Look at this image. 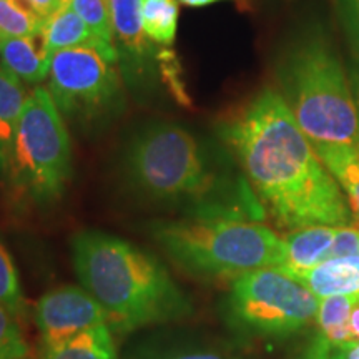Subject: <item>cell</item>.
<instances>
[{"instance_id":"obj_1","label":"cell","mask_w":359,"mask_h":359,"mask_svg":"<svg viewBox=\"0 0 359 359\" xmlns=\"http://www.w3.org/2000/svg\"><path fill=\"white\" fill-rule=\"evenodd\" d=\"M263 215L280 230L351 222L339 183L275 88H263L219 125Z\"/></svg>"},{"instance_id":"obj_2","label":"cell","mask_w":359,"mask_h":359,"mask_svg":"<svg viewBox=\"0 0 359 359\" xmlns=\"http://www.w3.org/2000/svg\"><path fill=\"white\" fill-rule=\"evenodd\" d=\"M120 165L138 196L185 217H264L253 191L219 172L208 148L178 123L154 122L137 130Z\"/></svg>"},{"instance_id":"obj_3","label":"cell","mask_w":359,"mask_h":359,"mask_svg":"<svg viewBox=\"0 0 359 359\" xmlns=\"http://www.w3.org/2000/svg\"><path fill=\"white\" fill-rule=\"evenodd\" d=\"M74 266L87 290L115 320L116 331L178 321L191 303L154 255L102 231L72 240Z\"/></svg>"},{"instance_id":"obj_4","label":"cell","mask_w":359,"mask_h":359,"mask_svg":"<svg viewBox=\"0 0 359 359\" xmlns=\"http://www.w3.org/2000/svg\"><path fill=\"white\" fill-rule=\"evenodd\" d=\"M278 80V92L313 148H359V111L351 83L325 40L296 45L281 62Z\"/></svg>"},{"instance_id":"obj_5","label":"cell","mask_w":359,"mask_h":359,"mask_svg":"<svg viewBox=\"0 0 359 359\" xmlns=\"http://www.w3.org/2000/svg\"><path fill=\"white\" fill-rule=\"evenodd\" d=\"M151 235L193 276L241 275L285 266V243L271 228L236 217H183L151 224Z\"/></svg>"},{"instance_id":"obj_6","label":"cell","mask_w":359,"mask_h":359,"mask_svg":"<svg viewBox=\"0 0 359 359\" xmlns=\"http://www.w3.org/2000/svg\"><path fill=\"white\" fill-rule=\"evenodd\" d=\"M6 167L13 185L39 203L60 198L69 183V132L45 87H37L27 97Z\"/></svg>"},{"instance_id":"obj_7","label":"cell","mask_w":359,"mask_h":359,"mask_svg":"<svg viewBox=\"0 0 359 359\" xmlns=\"http://www.w3.org/2000/svg\"><path fill=\"white\" fill-rule=\"evenodd\" d=\"M320 298L283 268L241 273L231 283L224 318L233 330L258 338H285L316 320Z\"/></svg>"},{"instance_id":"obj_8","label":"cell","mask_w":359,"mask_h":359,"mask_svg":"<svg viewBox=\"0 0 359 359\" xmlns=\"http://www.w3.org/2000/svg\"><path fill=\"white\" fill-rule=\"evenodd\" d=\"M118 52L93 40L53 53L48 92L67 118L90 123L114 114L122 100Z\"/></svg>"},{"instance_id":"obj_9","label":"cell","mask_w":359,"mask_h":359,"mask_svg":"<svg viewBox=\"0 0 359 359\" xmlns=\"http://www.w3.org/2000/svg\"><path fill=\"white\" fill-rule=\"evenodd\" d=\"M35 323L42 334L43 351L62 348L92 327H115L114 316L87 290L77 286H62L43 294L35 306Z\"/></svg>"},{"instance_id":"obj_10","label":"cell","mask_w":359,"mask_h":359,"mask_svg":"<svg viewBox=\"0 0 359 359\" xmlns=\"http://www.w3.org/2000/svg\"><path fill=\"white\" fill-rule=\"evenodd\" d=\"M338 226L313 224V226L291 230L283 236L285 243V266L283 269L293 273L299 280L314 266L330 259Z\"/></svg>"},{"instance_id":"obj_11","label":"cell","mask_w":359,"mask_h":359,"mask_svg":"<svg viewBox=\"0 0 359 359\" xmlns=\"http://www.w3.org/2000/svg\"><path fill=\"white\" fill-rule=\"evenodd\" d=\"M111 35L118 57L140 70L150 50V40L142 24L140 0H109Z\"/></svg>"},{"instance_id":"obj_12","label":"cell","mask_w":359,"mask_h":359,"mask_svg":"<svg viewBox=\"0 0 359 359\" xmlns=\"http://www.w3.org/2000/svg\"><path fill=\"white\" fill-rule=\"evenodd\" d=\"M0 62L27 83L48 79L52 55L47 52L42 32L29 37H13L0 42Z\"/></svg>"},{"instance_id":"obj_13","label":"cell","mask_w":359,"mask_h":359,"mask_svg":"<svg viewBox=\"0 0 359 359\" xmlns=\"http://www.w3.org/2000/svg\"><path fill=\"white\" fill-rule=\"evenodd\" d=\"M316 298L359 294V257L330 258L302 278Z\"/></svg>"},{"instance_id":"obj_14","label":"cell","mask_w":359,"mask_h":359,"mask_svg":"<svg viewBox=\"0 0 359 359\" xmlns=\"http://www.w3.org/2000/svg\"><path fill=\"white\" fill-rule=\"evenodd\" d=\"M22 80L0 62V163L7 165L17 125L27 102Z\"/></svg>"},{"instance_id":"obj_15","label":"cell","mask_w":359,"mask_h":359,"mask_svg":"<svg viewBox=\"0 0 359 359\" xmlns=\"http://www.w3.org/2000/svg\"><path fill=\"white\" fill-rule=\"evenodd\" d=\"M42 35L45 48L52 57L53 53L65 50V48L98 40L93 37L83 20L67 4L58 8L52 17H48L43 25Z\"/></svg>"},{"instance_id":"obj_16","label":"cell","mask_w":359,"mask_h":359,"mask_svg":"<svg viewBox=\"0 0 359 359\" xmlns=\"http://www.w3.org/2000/svg\"><path fill=\"white\" fill-rule=\"evenodd\" d=\"M325 167L348 195L349 206L359 218V154L353 147L314 148Z\"/></svg>"},{"instance_id":"obj_17","label":"cell","mask_w":359,"mask_h":359,"mask_svg":"<svg viewBox=\"0 0 359 359\" xmlns=\"http://www.w3.org/2000/svg\"><path fill=\"white\" fill-rule=\"evenodd\" d=\"M42 359H118L111 330L97 326L83 331L62 348L43 351Z\"/></svg>"},{"instance_id":"obj_18","label":"cell","mask_w":359,"mask_h":359,"mask_svg":"<svg viewBox=\"0 0 359 359\" xmlns=\"http://www.w3.org/2000/svg\"><path fill=\"white\" fill-rule=\"evenodd\" d=\"M140 13L148 40L161 47H172L178 29V0H140Z\"/></svg>"},{"instance_id":"obj_19","label":"cell","mask_w":359,"mask_h":359,"mask_svg":"<svg viewBox=\"0 0 359 359\" xmlns=\"http://www.w3.org/2000/svg\"><path fill=\"white\" fill-rule=\"evenodd\" d=\"M45 20L24 0H0V42L13 37H29L43 30Z\"/></svg>"},{"instance_id":"obj_20","label":"cell","mask_w":359,"mask_h":359,"mask_svg":"<svg viewBox=\"0 0 359 359\" xmlns=\"http://www.w3.org/2000/svg\"><path fill=\"white\" fill-rule=\"evenodd\" d=\"M65 4L83 20L93 37L114 43L109 0H65Z\"/></svg>"},{"instance_id":"obj_21","label":"cell","mask_w":359,"mask_h":359,"mask_svg":"<svg viewBox=\"0 0 359 359\" xmlns=\"http://www.w3.org/2000/svg\"><path fill=\"white\" fill-rule=\"evenodd\" d=\"M0 304L15 316H20L24 311V298H22L15 264L2 241H0Z\"/></svg>"},{"instance_id":"obj_22","label":"cell","mask_w":359,"mask_h":359,"mask_svg":"<svg viewBox=\"0 0 359 359\" xmlns=\"http://www.w3.org/2000/svg\"><path fill=\"white\" fill-rule=\"evenodd\" d=\"M359 303V294L327 296L320 302L316 314V325L320 331H330L334 327L349 325L353 306Z\"/></svg>"},{"instance_id":"obj_23","label":"cell","mask_w":359,"mask_h":359,"mask_svg":"<svg viewBox=\"0 0 359 359\" xmlns=\"http://www.w3.org/2000/svg\"><path fill=\"white\" fill-rule=\"evenodd\" d=\"M29 354L19 316L0 304V359H20Z\"/></svg>"},{"instance_id":"obj_24","label":"cell","mask_w":359,"mask_h":359,"mask_svg":"<svg viewBox=\"0 0 359 359\" xmlns=\"http://www.w3.org/2000/svg\"><path fill=\"white\" fill-rule=\"evenodd\" d=\"M143 359H224V358L213 351H208V349L185 346V343H180V344H172L170 348L158 346L156 349H150V351L143 356Z\"/></svg>"},{"instance_id":"obj_25","label":"cell","mask_w":359,"mask_h":359,"mask_svg":"<svg viewBox=\"0 0 359 359\" xmlns=\"http://www.w3.org/2000/svg\"><path fill=\"white\" fill-rule=\"evenodd\" d=\"M343 27L351 42L353 53H359V0H336Z\"/></svg>"},{"instance_id":"obj_26","label":"cell","mask_w":359,"mask_h":359,"mask_svg":"<svg viewBox=\"0 0 359 359\" xmlns=\"http://www.w3.org/2000/svg\"><path fill=\"white\" fill-rule=\"evenodd\" d=\"M359 257V230L349 226H338L330 258Z\"/></svg>"},{"instance_id":"obj_27","label":"cell","mask_w":359,"mask_h":359,"mask_svg":"<svg viewBox=\"0 0 359 359\" xmlns=\"http://www.w3.org/2000/svg\"><path fill=\"white\" fill-rule=\"evenodd\" d=\"M339 348L341 346H336L320 333L309 344L302 359H334Z\"/></svg>"},{"instance_id":"obj_28","label":"cell","mask_w":359,"mask_h":359,"mask_svg":"<svg viewBox=\"0 0 359 359\" xmlns=\"http://www.w3.org/2000/svg\"><path fill=\"white\" fill-rule=\"evenodd\" d=\"M24 2L47 22L48 17H52L58 8L64 6L65 0H24Z\"/></svg>"},{"instance_id":"obj_29","label":"cell","mask_w":359,"mask_h":359,"mask_svg":"<svg viewBox=\"0 0 359 359\" xmlns=\"http://www.w3.org/2000/svg\"><path fill=\"white\" fill-rule=\"evenodd\" d=\"M354 60L351 65V75H349V83H351L353 97L356 102L358 111H359V53H353Z\"/></svg>"},{"instance_id":"obj_30","label":"cell","mask_w":359,"mask_h":359,"mask_svg":"<svg viewBox=\"0 0 359 359\" xmlns=\"http://www.w3.org/2000/svg\"><path fill=\"white\" fill-rule=\"evenodd\" d=\"M349 325H351V331L354 339L359 341V303H356L353 306L351 316H349Z\"/></svg>"},{"instance_id":"obj_31","label":"cell","mask_w":359,"mask_h":359,"mask_svg":"<svg viewBox=\"0 0 359 359\" xmlns=\"http://www.w3.org/2000/svg\"><path fill=\"white\" fill-rule=\"evenodd\" d=\"M178 2L188 7H206V6H212V4L223 2V0H178Z\"/></svg>"},{"instance_id":"obj_32","label":"cell","mask_w":359,"mask_h":359,"mask_svg":"<svg viewBox=\"0 0 359 359\" xmlns=\"http://www.w3.org/2000/svg\"><path fill=\"white\" fill-rule=\"evenodd\" d=\"M20 359H35L34 356H30V354H27V356H24V358H20Z\"/></svg>"},{"instance_id":"obj_33","label":"cell","mask_w":359,"mask_h":359,"mask_svg":"<svg viewBox=\"0 0 359 359\" xmlns=\"http://www.w3.org/2000/svg\"><path fill=\"white\" fill-rule=\"evenodd\" d=\"M358 154H359V148H358Z\"/></svg>"}]
</instances>
